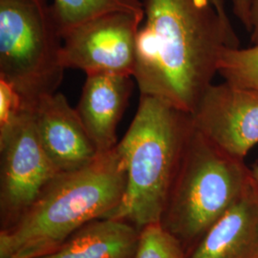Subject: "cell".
I'll use <instances>...</instances> for the list:
<instances>
[{
  "label": "cell",
  "mask_w": 258,
  "mask_h": 258,
  "mask_svg": "<svg viewBox=\"0 0 258 258\" xmlns=\"http://www.w3.org/2000/svg\"><path fill=\"white\" fill-rule=\"evenodd\" d=\"M133 75L140 95L192 114L217 74L222 52L239 47L212 0H146Z\"/></svg>",
  "instance_id": "6da1fadb"
},
{
  "label": "cell",
  "mask_w": 258,
  "mask_h": 258,
  "mask_svg": "<svg viewBox=\"0 0 258 258\" xmlns=\"http://www.w3.org/2000/svg\"><path fill=\"white\" fill-rule=\"evenodd\" d=\"M126 187L117 146L87 166L60 172L12 228L0 233V258H39L90 222L108 217Z\"/></svg>",
  "instance_id": "7a4b0ae2"
},
{
  "label": "cell",
  "mask_w": 258,
  "mask_h": 258,
  "mask_svg": "<svg viewBox=\"0 0 258 258\" xmlns=\"http://www.w3.org/2000/svg\"><path fill=\"white\" fill-rule=\"evenodd\" d=\"M192 115L140 95L136 115L117 144L126 169V187L108 218L137 227L161 222L194 134Z\"/></svg>",
  "instance_id": "3957f363"
},
{
  "label": "cell",
  "mask_w": 258,
  "mask_h": 258,
  "mask_svg": "<svg viewBox=\"0 0 258 258\" xmlns=\"http://www.w3.org/2000/svg\"><path fill=\"white\" fill-rule=\"evenodd\" d=\"M250 169L194 129L168 199L167 230L194 242L251 187Z\"/></svg>",
  "instance_id": "277c9868"
},
{
  "label": "cell",
  "mask_w": 258,
  "mask_h": 258,
  "mask_svg": "<svg viewBox=\"0 0 258 258\" xmlns=\"http://www.w3.org/2000/svg\"><path fill=\"white\" fill-rule=\"evenodd\" d=\"M62 35L48 0H0V79L33 108L57 92L64 75Z\"/></svg>",
  "instance_id": "5b68a950"
},
{
  "label": "cell",
  "mask_w": 258,
  "mask_h": 258,
  "mask_svg": "<svg viewBox=\"0 0 258 258\" xmlns=\"http://www.w3.org/2000/svg\"><path fill=\"white\" fill-rule=\"evenodd\" d=\"M143 21L127 13H111L69 29L62 34L61 64L86 75L133 77L137 35Z\"/></svg>",
  "instance_id": "8992f818"
},
{
  "label": "cell",
  "mask_w": 258,
  "mask_h": 258,
  "mask_svg": "<svg viewBox=\"0 0 258 258\" xmlns=\"http://www.w3.org/2000/svg\"><path fill=\"white\" fill-rule=\"evenodd\" d=\"M32 110L0 132L1 203L10 212H25L59 173L38 137Z\"/></svg>",
  "instance_id": "52a82bcc"
},
{
  "label": "cell",
  "mask_w": 258,
  "mask_h": 258,
  "mask_svg": "<svg viewBox=\"0 0 258 258\" xmlns=\"http://www.w3.org/2000/svg\"><path fill=\"white\" fill-rule=\"evenodd\" d=\"M192 115L194 126L227 154L245 160L258 145V92L212 83Z\"/></svg>",
  "instance_id": "ba28073f"
},
{
  "label": "cell",
  "mask_w": 258,
  "mask_h": 258,
  "mask_svg": "<svg viewBox=\"0 0 258 258\" xmlns=\"http://www.w3.org/2000/svg\"><path fill=\"white\" fill-rule=\"evenodd\" d=\"M32 111L38 137L59 173L87 166L99 155L76 108L62 93L41 98Z\"/></svg>",
  "instance_id": "9c48e42d"
},
{
  "label": "cell",
  "mask_w": 258,
  "mask_h": 258,
  "mask_svg": "<svg viewBox=\"0 0 258 258\" xmlns=\"http://www.w3.org/2000/svg\"><path fill=\"white\" fill-rule=\"evenodd\" d=\"M133 79L106 73L86 75L76 110L99 154L119 143L117 127L128 105Z\"/></svg>",
  "instance_id": "30bf717a"
},
{
  "label": "cell",
  "mask_w": 258,
  "mask_h": 258,
  "mask_svg": "<svg viewBox=\"0 0 258 258\" xmlns=\"http://www.w3.org/2000/svg\"><path fill=\"white\" fill-rule=\"evenodd\" d=\"M190 258H258V194L253 185L206 231Z\"/></svg>",
  "instance_id": "8fae6325"
},
{
  "label": "cell",
  "mask_w": 258,
  "mask_h": 258,
  "mask_svg": "<svg viewBox=\"0 0 258 258\" xmlns=\"http://www.w3.org/2000/svg\"><path fill=\"white\" fill-rule=\"evenodd\" d=\"M140 233L129 222L100 218L76 231L53 252L39 258H133Z\"/></svg>",
  "instance_id": "7c38bea8"
},
{
  "label": "cell",
  "mask_w": 258,
  "mask_h": 258,
  "mask_svg": "<svg viewBox=\"0 0 258 258\" xmlns=\"http://www.w3.org/2000/svg\"><path fill=\"white\" fill-rule=\"evenodd\" d=\"M52 9L61 35L85 21L111 13H127L145 19L140 0H54Z\"/></svg>",
  "instance_id": "4fadbf2b"
},
{
  "label": "cell",
  "mask_w": 258,
  "mask_h": 258,
  "mask_svg": "<svg viewBox=\"0 0 258 258\" xmlns=\"http://www.w3.org/2000/svg\"><path fill=\"white\" fill-rule=\"evenodd\" d=\"M217 74L224 82L258 92V42L247 48H225Z\"/></svg>",
  "instance_id": "5bb4252c"
},
{
  "label": "cell",
  "mask_w": 258,
  "mask_h": 258,
  "mask_svg": "<svg viewBox=\"0 0 258 258\" xmlns=\"http://www.w3.org/2000/svg\"><path fill=\"white\" fill-rule=\"evenodd\" d=\"M133 258H184L181 241L162 222L147 225L140 232Z\"/></svg>",
  "instance_id": "9a60e30c"
},
{
  "label": "cell",
  "mask_w": 258,
  "mask_h": 258,
  "mask_svg": "<svg viewBox=\"0 0 258 258\" xmlns=\"http://www.w3.org/2000/svg\"><path fill=\"white\" fill-rule=\"evenodd\" d=\"M29 108L17 89L0 79V132L9 128Z\"/></svg>",
  "instance_id": "2e32d148"
},
{
  "label": "cell",
  "mask_w": 258,
  "mask_h": 258,
  "mask_svg": "<svg viewBox=\"0 0 258 258\" xmlns=\"http://www.w3.org/2000/svg\"><path fill=\"white\" fill-rule=\"evenodd\" d=\"M233 15L250 35L252 31L253 0H231Z\"/></svg>",
  "instance_id": "e0dca14e"
},
{
  "label": "cell",
  "mask_w": 258,
  "mask_h": 258,
  "mask_svg": "<svg viewBox=\"0 0 258 258\" xmlns=\"http://www.w3.org/2000/svg\"><path fill=\"white\" fill-rule=\"evenodd\" d=\"M249 36L251 43L258 42V0H253L252 4V31Z\"/></svg>",
  "instance_id": "ac0fdd59"
},
{
  "label": "cell",
  "mask_w": 258,
  "mask_h": 258,
  "mask_svg": "<svg viewBox=\"0 0 258 258\" xmlns=\"http://www.w3.org/2000/svg\"><path fill=\"white\" fill-rule=\"evenodd\" d=\"M212 1L222 18L226 20H230L227 10H226V6H225V0H212Z\"/></svg>",
  "instance_id": "d6986e66"
},
{
  "label": "cell",
  "mask_w": 258,
  "mask_h": 258,
  "mask_svg": "<svg viewBox=\"0 0 258 258\" xmlns=\"http://www.w3.org/2000/svg\"><path fill=\"white\" fill-rule=\"evenodd\" d=\"M250 177L252 185L258 194V165H255L250 169Z\"/></svg>",
  "instance_id": "ffe728a7"
}]
</instances>
